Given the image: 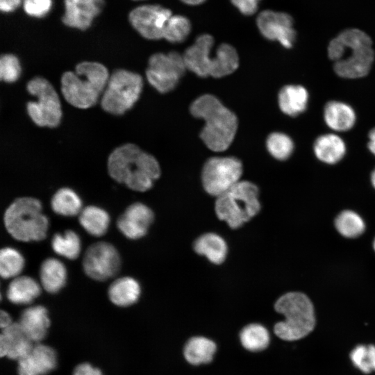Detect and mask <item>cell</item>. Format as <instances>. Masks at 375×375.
Here are the masks:
<instances>
[{"label": "cell", "instance_id": "cell-1", "mask_svg": "<svg viewBox=\"0 0 375 375\" xmlns=\"http://www.w3.org/2000/svg\"><path fill=\"white\" fill-rule=\"evenodd\" d=\"M107 166L112 179L137 192L149 190L160 176L156 158L132 143L115 149L108 156Z\"/></svg>", "mask_w": 375, "mask_h": 375}, {"label": "cell", "instance_id": "cell-2", "mask_svg": "<svg viewBox=\"0 0 375 375\" xmlns=\"http://www.w3.org/2000/svg\"><path fill=\"white\" fill-rule=\"evenodd\" d=\"M328 56L334 62V71L344 78H358L369 72L374 60L370 37L358 28H348L328 45Z\"/></svg>", "mask_w": 375, "mask_h": 375}, {"label": "cell", "instance_id": "cell-3", "mask_svg": "<svg viewBox=\"0 0 375 375\" xmlns=\"http://www.w3.org/2000/svg\"><path fill=\"white\" fill-rule=\"evenodd\" d=\"M190 112L205 121L200 137L210 149L222 151L230 146L237 131L238 119L217 97H199L192 103Z\"/></svg>", "mask_w": 375, "mask_h": 375}, {"label": "cell", "instance_id": "cell-4", "mask_svg": "<svg viewBox=\"0 0 375 375\" xmlns=\"http://www.w3.org/2000/svg\"><path fill=\"white\" fill-rule=\"evenodd\" d=\"M110 75L101 63L83 61L74 71L65 72L61 77V92L65 99L77 108L93 106L104 91Z\"/></svg>", "mask_w": 375, "mask_h": 375}, {"label": "cell", "instance_id": "cell-5", "mask_svg": "<svg viewBox=\"0 0 375 375\" xmlns=\"http://www.w3.org/2000/svg\"><path fill=\"white\" fill-rule=\"evenodd\" d=\"M213 44L212 35H199L183 55L187 69L201 77L220 78L233 73L239 65L236 50L223 43L218 47L215 56H212Z\"/></svg>", "mask_w": 375, "mask_h": 375}, {"label": "cell", "instance_id": "cell-6", "mask_svg": "<svg viewBox=\"0 0 375 375\" xmlns=\"http://www.w3.org/2000/svg\"><path fill=\"white\" fill-rule=\"evenodd\" d=\"M276 311L284 316L276 323L274 333L285 341H294L308 335L315 326L313 305L310 299L299 292L285 293L274 304Z\"/></svg>", "mask_w": 375, "mask_h": 375}, {"label": "cell", "instance_id": "cell-7", "mask_svg": "<svg viewBox=\"0 0 375 375\" xmlns=\"http://www.w3.org/2000/svg\"><path fill=\"white\" fill-rule=\"evenodd\" d=\"M3 222L8 233L22 242L44 240L49 228L42 204L33 197H19L13 201L5 211Z\"/></svg>", "mask_w": 375, "mask_h": 375}, {"label": "cell", "instance_id": "cell-8", "mask_svg": "<svg viewBox=\"0 0 375 375\" xmlns=\"http://www.w3.org/2000/svg\"><path fill=\"white\" fill-rule=\"evenodd\" d=\"M216 198L217 217L233 229L251 220L261 208L258 187L247 181H240Z\"/></svg>", "mask_w": 375, "mask_h": 375}, {"label": "cell", "instance_id": "cell-9", "mask_svg": "<svg viewBox=\"0 0 375 375\" xmlns=\"http://www.w3.org/2000/svg\"><path fill=\"white\" fill-rule=\"evenodd\" d=\"M142 86L140 74L122 69L114 71L102 93L101 108L110 114H124L138 100Z\"/></svg>", "mask_w": 375, "mask_h": 375}, {"label": "cell", "instance_id": "cell-10", "mask_svg": "<svg viewBox=\"0 0 375 375\" xmlns=\"http://www.w3.org/2000/svg\"><path fill=\"white\" fill-rule=\"evenodd\" d=\"M26 89L37 99L26 103L27 113L31 119L41 127L58 126L62 118L61 103L50 82L44 78L36 76L28 82Z\"/></svg>", "mask_w": 375, "mask_h": 375}, {"label": "cell", "instance_id": "cell-11", "mask_svg": "<svg viewBox=\"0 0 375 375\" xmlns=\"http://www.w3.org/2000/svg\"><path fill=\"white\" fill-rule=\"evenodd\" d=\"M242 174V165L238 158H210L202 169V185L208 194L217 197L239 182Z\"/></svg>", "mask_w": 375, "mask_h": 375}, {"label": "cell", "instance_id": "cell-12", "mask_svg": "<svg viewBox=\"0 0 375 375\" xmlns=\"http://www.w3.org/2000/svg\"><path fill=\"white\" fill-rule=\"evenodd\" d=\"M186 69L183 56L174 51L157 53L149 58L146 77L156 90L166 93L177 85Z\"/></svg>", "mask_w": 375, "mask_h": 375}, {"label": "cell", "instance_id": "cell-13", "mask_svg": "<svg viewBox=\"0 0 375 375\" xmlns=\"http://www.w3.org/2000/svg\"><path fill=\"white\" fill-rule=\"evenodd\" d=\"M121 259L117 250L111 244L99 242L86 250L83 267L91 278L103 281L115 276L119 271Z\"/></svg>", "mask_w": 375, "mask_h": 375}, {"label": "cell", "instance_id": "cell-14", "mask_svg": "<svg viewBox=\"0 0 375 375\" xmlns=\"http://www.w3.org/2000/svg\"><path fill=\"white\" fill-rule=\"evenodd\" d=\"M172 11L159 5L147 4L138 6L128 15L131 26L142 37L148 40H159L163 37V31Z\"/></svg>", "mask_w": 375, "mask_h": 375}, {"label": "cell", "instance_id": "cell-15", "mask_svg": "<svg viewBox=\"0 0 375 375\" xmlns=\"http://www.w3.org/2000/svg\"><path fill=\"white\" fill-rule=\"evenodd\" d=\"M257 26L266 39L278 41L285 48H291L296 31L292 17L288 13L271 10L262 11L257 17Z\"/></svg>", "mask_w": 375, "mask_h": 375}, {"label": "cell", "instance_id": "cell-16", "mask_svg": "<svg viewBox=\"0 0 375 375\" xmlns=\"http://www.w3.org/2000/svg\"><path fill=\"white\" fill-rule=\"evenodd\" d=\"M153 219L152 210L142 203L136 202L128 206L119 217L117 226L127 238L138 240L147 234Z\"/></svg>", "mask_w": 375, "mask_h": 375}, {"label": "cell", "instance_id": "cell-17", "mask_svg": "<svg viewBox=\"0 0 375 375\" xmlns=\"http://www.w3.org/2000/svg\"><path fill=\"white\" fill-rule=\"evenodd\" d=\"M104 4V0H64L62 21L70 28L86 30L100 14Z\"/></svg>", "mask_w": 375, "mask_h": 375}, {"label": "cell", "instance_id": "cell-18", "mask_svg": "<svg viewBox=\"0 0 375 375\" xmlns=\"http://www.w3.org/2000/svg\"><path fill=\"white\" fill-rule=\"evenodd\" d=\"M55 351L50 347L36 344L24 358L18 360L19 375H45L56 366Z\"/></svg>", "mask_w": 375, "mask_h": 375}, {"label": "cell", "instance_id": "cell-19", "mask_svg": "<svg viewBox=\"0 0 375 375\" xmlns=\"http://www.w3.org/2000/svg\"><path fill=\"white\" fill-rule=\"evenodd\" d=\"M33 342L26 336L18 322L2 329L0 335V355L19 360L32 349Z\"/></svg>", "mask_w": 375, "mask_h": 375}, {"label": "cell", "instance_id": "cell-20", "mask_svg": "<svg viewBox=\"0 0 375 375\" xmlns=\"http://www.w3.org/2000/svg\"><path fill=\"white\" fill-rule=\"evenodd\" d=\"M26 336L33 342L38 343L42 340L50 325L47 310L42 306H35L25 309L18 322Z\"/></svg>", "mask_w": 375, "mask_h": 375}, {"label": "cell", "instance_id": "cell-21", "mask_svg": "<svg viewBox=\"0 0 375 375\" xmlns=\"http://www.w3.org/2000/svg\"><path fill=\"white\" fill-rule=\"evenodd\" d=\"M324 119L331 129L342 132L350 130L354 126L356 115L350 105L339 101H331L324 106Z\"/></svg>", "mask_w": 375, "mask_h": 375}, {"label": "cell", "instance_id": "cell-22", "mask_svg": "<svg viewBox=\"0 0 375 375\" xmlns=\"http://www.w3.org/2000/svg\"><path fill=\"white\" fill-rule=\"evenodd\" d=\"M346 144L338 135L327 133L319 136L313 144L316 158L326 164L334 165L340 161L346 153Z\"/></svg>", "mask_w": 375, "mask_h": 375}, {"label": "cell", "instance_id": "cell-23", "mask_svg": "<svg viewBox=\"0 0 375 375\" xmlns=\"http://www.w3.org/2000/svg\"><path fill=\"white\" fill-rule=\"evenodd\" d=\"M193 248L197 253L205 256L215 265L224 262L228 253L226 241L215 233H206L200 235L195 240Z\"/></svg>", "mask_w": 375, "mask_h": 375}, {"label": "cell", "instance_id": "cell-24", "mask_svg": "<svg viewBox=\"0 0 375 375\" xmlns=\"http://www.w3.org/2000/svg\"><path fill=\"white\" fill-rule=\"evenodd\" d=\"M307 90L299 85H288L278 93V106L281 111L291 117L303 112L308 103Z\"/></svg>", "mask_w": 375, "mask_h": 375}, {"label": "cell", "instance_id": "cell-25", "mask_svg": "<svg viewBox=\"0 0 375 375\" xmlns=\"http://www.w3.org/2000/svg\"><path fill=\"white\" fill-rule=\"evenodd\" d=\"M141 288L139 283L129 276L121 277L113 281L108 288V297L112 303L127 307L139 299Z\"/></svg>", "mask_w": 375, "mask_h": 375}, {"label": "cell", "instance_id": "cell-26", "mask_svg": "<svg viewBox=\"0 0 375 375\" xmlns=\"http://www.w3.org/2000/svg\"><path fill=\"white\" fill-rule=\"evenodd\" d=\"M40 277L43 288L49 293L55 294L66 283L67 269L59 260L49 258L40 266Z\"/></svg>", "mask_w": 375, "mask_h": 375}, {"label": "cell", "instance_id": "cell-27", "mask_svg": "<svg viewBox=\"0 0 375 375\" xmlns=\"http://www.w3.org/2000/svg\"><path fill=\"white\" fill-rule=\"evenodd\" d=\"M41 293L38 283L27 276L15 277L8 285L7 298L15 304H28L31 303Z\"/></svg>", "mask_w": 375, "mask_h": 375}, {"label": "cell", "instance_id": "cell-28", "mask_svg": "<svg viewBox=\"0 0 375 375\" xmlns=\"http://www.w3.org/2000/svg\"><path fill=\"white\" fill-rule=\"evenodd\" d=\"M215 343L205 337L190 338L184 347V356L192 365H197L210 362L216 351Z\"/></svg>", "mask_w": 375, "mask_h": 375}, {"label": "cell", "instance_id": "cell-29", "mask_svg": "<svg viewBox=\"0 0 375 375\" xmlns=\"http://www.w3.org/2000/svg\"><path fill=\"white\" fill-rule=\"evenodd\" d=\"M79 222L89 234L99 237L106 233L110 224V217L103 208L89 206L81 211Z\"/></svg>", "mask_w": 375, "mask_h": 375}, {"label": "cell", "instance_id": "cell-30", "mask_svg": "<svg viewBox=\"0 0 375 375\" xmlns=\"http://www.w3.org/2000/svg\"><path fill=\"white\" fill-rule=\"evenodd\" d=\"M51 206L52 210L60 215L73 217L82 210V201L73 190L62 188L53 195Z\"/></svg>", "mask_w": 375, "mask_h": 375}, {"label": "cell", "instance_id": "cell-31", "mask_svg": "<svg viewBox=\"0 0 375 375\" xmlns=\"http://www.w3.org/2000/svg\"><path fill=\"white\" fill-rule=\"evenodd\" d=\"M242 346L251 351H259L267 348L269 343L267 329L259 324H251L242 328L240 334Z\"/></svg>", "mask_w": 375, "mask_h": 375}, {"label": "cell", "instance_id": "cell-32", "mask_svg": "<svg viewBox=\"0 0 375 375\" xmlns=\"http://www.w3.org/2000/svg\"><path fill=\"white\" fill-rule=\"evenodd\" d=\"M53 250L58 255L69 260L76 259L80 254L81 243L79 236L73 231L56 233L51 240Z\"/></svg>", "mask_w": 375, "mask_h": 375}, {"label": "cell", "instance_id": "cell-33", "mask_svg": "<svg viewBox=\"0 0 375 375\" xmlns=\"http://www.w3.org/2000/svg\"><path fill=\"white\" fill-rule=\"evenodd\" d=\"M334 223L338 232L348 238H357L365 230V223L361 216L350 210L341 212Z\"/></svg>", "mask_w": 375, "mask_h": 375}, {"label": "cell", "instance_id": "cell-34", "mask_svg": "<svg viewBox=\"0 0 375 375\" xmlns=\"http://www.w3.org/2000/svg\"><path fill=\"white\" fill-rule=\"evenodd\" d=\"M24 259L15 249L5 247L0 252V274L3 278L18 276L23 270Z\"/></svg>", "mask_w": 375, "mask_h": 375}, {"label": "cell", "instance_id": "cell-35", "mask_svg": "<svg viewBox=\"0 0 375 375\" xmlns=\"http://www.w3.org/2000/svg\"><path fill=\"white\" fill-rule=\"evenodd\" d=\"M191 31L188 18L181 15H172L163 31L162 38L172 43L183 42Z\"/></svg>", "mask_w": 375, "mask_h": 375}, {"label": "cell", "instance_id": "cell-36", "mask_svg": "<svg viewBox=\"0 0 375 375\" xmlns=\"http://www.w3.org/2000/svg\"><path fill=\"white\" fill-rule=\"evenodd\" d=\"M266 144L269 153L279 160L289 158L294 150L292 140L283 133H271L267 139Z\"/></svg>", "mask_w": 375, "mask_h": 375}, {"label": "cell", "instance_id": "cell-37", "mask_svg": "<svg viewBox=\"0 0 375 375\" xmlns=\"http://www.w3.org/2000/svg\"><path fill=\"white\" fill-rule=\"evenodd\" d=\"M350 358L353 364L362 372L369 374L375 371V346L358 345L351 351Z\"/></svg>", "mask_w": 375, "mask_h": 375}, {"label": "cell", "instance_id": "cell-38", "mask_svg": "<svg viewBox=\"0 0 375 375\" xmlns=\"http://www.w3.org/2000/svg\"><path fill=\"white\" fill-rule=\"evenodd\" d=\"M22 67L19 58L14 54L6 53L0 58V78L6 83H13L21 75Z\"/></svg>", "mask_w": 375, "mask_h": 375}, {"label": "cell", "instance_id": "cell-39", "mask_svg": "<svg viewBox=\"0 0 375 375\" xmlns=\"http://www.w3.org/2000/svg\"><path fill=\"white\" fill-rule=\"evenodd\" d=\"M22 4L28 15L42 18L50 12L53 1L52 0H23Z\"/></svg>", "mask_w": 375, "mask_h": 375}, {"label": "cell", "instance_id": "cell-40", "mask_svg": "<svg viewBox=\"0 0 375 375\" xmlns=\"http://www.w3.org/2000/svg\"><path fill=\"white\" fill-rule=\"evenodd\" d=\"M260 0H231V3L244 15H252L258 10Z\"/></svg>", "mask_w": 375, "mask_h": 375}, {"label": "cell", "instance_id": "cell-41", "mask_svg": "<svg viewBox=\"0 0 375 375\" xmlns=\"http://www.w3.org/2000/svg\"><path fill=\"white\" fill-rule=\"evenodd\" d=\"M73 375H102V373L89 363H82L74 369Z\"/></svg>", "mask_w": 375, "mask_h": 375}, {"label": "cell", "instance_id": "cell-42", "mask_svg": "<svg viewBox=\"0 0 375 375\" xmlns=\"http://www.w3.org/2000/svg\"><path fill=\"white\" fill-rule=\"evenodd\" d=\"M23 0H0V10L5 13L15 11L22 3Z\"/></svg>", "mask_w": 375, "mask_h": 375}, {"label": "cell", "instance_id": "cell-43", "mask_svg": "<svg viewBox=\"0 0 375 375\" xmlns=\"http://www.w3.org/2000/svg\"><path fill=\"white\" fill-rule=\"evenodd\" d=\"M12 319L6 311L1 310L0 315V326L2 329L6 328L12 324Z\"/></svg>", "mask_w": 375, "mask_h": 375}, {"label": "cell", "instance_id": "cell-44", "mask_svg": "<svg viewBox=\"0 0 375 375\" xmlns=\"http://www.w3.org/2000/svg\"><path fill=\"white\" fill-rule=\"evenodd\" d=\"M369 142L367 147L370 152L375 156V127L369 133Z\"/></svg>", "mask_w": 375, "mask_h": 375}, {"label": "cell", "instance_id": "cell-45", "mask_svg": "<svg viewBox=\"0 0 375 375\" xmlns=\"http://www.w3.org/2000/svg\"><path fill=\"white\" fill-rule=\"evenodd\" d=\"M183 3L190 5V6H197L204 3L206 0H180Z\"/></svg>", "mask_w": 375, "mask_h": 375}, {"label": "cell", "instance_id": "cell-46", "mask_svg": "<svg viewBox=\"0 0 375 375\" xmlns=\"http://www.w3.org/2000/svg\"><path fill=\"white\" fill-rule=\"evenodd\" d=\"M371 182L373 187L375 188V169L372 171L371 174Z\"/></svg>", "mask_w": 375, "mask_h": 375}, {"label": "cell", "instance_id": "cell-47", "mask_svg": "<svg viewBox=\"0 0 375 375\" xmlns=\"http://www.w3.org/2000/svg\"><path fill=\"white\" fill-rule=\"evenodd\" d=\"M373 248H374V250L375 251V238L373 242Z\"/></svg>", "mask_w": 375, "mask_h": 375}, {"label": "cell", "instance_id": "cell-48", "mask_svg": "<svg viewBox=\"0 0 375 375\" xmlns=\"http://www.w3.org/2000/svg\"><path fill=\"white\" fill-rule=\"evenodd\" d=\"M135 1H140V0H135Z\"/></svg>", "mask_w": 375, "mask_h": 375}]
</instances>
